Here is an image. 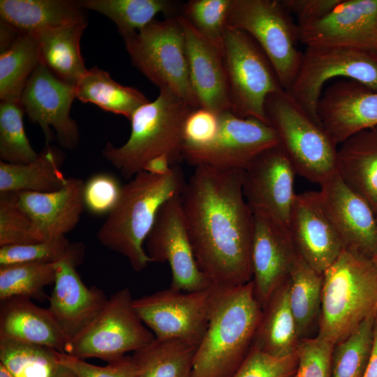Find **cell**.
<instances>
[{"label":"cell","instance_id":"6da1fadb","mask_svg":"<svg viewBox=\"0 0 377 377\" xmlns=\"http://www.w3.org/2000/svg\"><path fill=\"white\" fill-rule=\"evenodd\" d=\"M244 172L197 165L180 194L196 262L214 287L252 280L253 214L243 193Z\"/></svg>","mask_w":377,"mask_h":377},{"label":"cell","instance_id":"7a4b0ae2","mask_svg":"<svg viewBox=\"0 0 377 377\" xmlns=\"http://www.w3.org/2000/svg\"><path fill=\"white\" fill-rule=\"evenodd\" d=\"M262 313L252 281L215 287L207 327L190 377H232L252 347Z\"/></svg>","mask_w":377,"mask_h":377},{"label":"cell","instance_id":"3957f363","mask_svg":"<svg viewBox=\"0 0 377 377\" xmlns=\"http://www.w3.org/2000/svg\"><path fill=\"white\" fill-rule=\"evenodd\" d=\"M186 182L179 165L165 176L145 171L122 186L119 199L99 228L97 239L108 249L123 255L136 272L151 263L143 245L161 206L180 195Z\"/></svg>","mask_w":377,"mask_h":377},{"label":"cell","instance_id":"277c9868","mask_svg":"<svg viewBox=\"0 0 377 377\" xmlns=\"http://www.w3.org/2000/svg\"><path fill=\"white\" fill-rule=\"evenodd\" d=\"M152 102L140 107L130 119L131 134L121 147L108 142L103 157L126 179L141 172L151 158L166 154L172 165L183 158V126L195 108L167 88Z\"/></svg>","mask_w":377,"mask_h":377},{"label":"cell","instance_id":"5b68a950","mask_svg":"<svg viewBox=\"0 0 377 377\" xmlns=\"http://www.w3.org/2000/svg\"><path fill=\"white\" fill-rule=\"evenodd\" d=\"M377 315V257L344 249L323 273L318 334L334 345Z\"/></svg>","mask_w":377,"mask_h":377},{"label":"cell","instance_id":"8992f818","mask_svg":"<svg viewBox=\"0 0 377 377\" xmlns=\"http://www.w3.org/2000/svg\"><path fill=\"white\" fill-rule=\"evenodd\" d=\"M265 113L296 174L320 185L337 172L338 145L286 91L267 97Z\"/></svg>","mask_w":377,"mask_h":377},{"label":"cell","instance_id":"52a82bcc","mask_svg":"<svg viewBox=\"0 0 377 377\" xmlns=\"http://www.w3.org/2000/svg\"><path fill=\"white\" fill-rule=\"evenodd\" d=\"M133 64L159 89L167 88L193 108H200L189 76L185 36L177 15L153 20L123 37Z\"/></svg>","mask_w":377,"mask_h":377},{"label":"cell","instance_id":"ba28073f","mask_svg":"<svg viewBox=\"0 0 377 377\" xmlns=\"http://www.w3.org/2000/svg\"><path fill=\"white\" fill-rule=\"evenodd\" d=\"M227 25L251 36L274 67L283 89L295 80L302 61L299 26L278 0H232Z\"/></svg>","mask_w":377,"mask_h":377},{"label":"cell","instance_id":"9c48e42d","mask_svg":"<svg viewBox=\"0 0 377 377\" xmlns=\"http://www.w3.org/2000/svg\"><path fill=\"white\" fill-rule=\"evenodd\" d=\"M223 59L235 115L269 124L265 102L272 94L284 90L271 62L258 43L245 31L226 25Z\"/></svg>","mask_w":377,"mask_h":377},{"label":"cell","instance_id":"30bf717a","mask_svg":"<svg viewBox=\"0 0 377 377\" xmlns=\"http://www.w3.org/2000/svg\"><path fill=\"white\" fill-rule=\"evenodd\" d=\"M133 301L128 288L112 294L92 322L66 343L64 353L110 362L149 344L155 336L135 312Z\"/></svg>","mask_w":377,"mask_h":377},{"label":"cell","instance_id":"8fae6325","mask_svg":"<svg viewBox=\"0 0 377 377\" xmlns=\"http://www.w3.org/2000/svg\"><path fill=\"white\" fill-rule=\"evenodd\" d=\"M355 80L377 91L375 56L349 50L306 47L299 72L286 91L315 121L325 86L333 79Z\"/></svg>","mask_w":377,"mask_h":377},{"label":"cell","instance_id":"7c38bea8","mask_svg":"<svg viewBox=\"0 0 377 377\" xmlns=\"http://www.w3.org/2000/svg\"><path fill=\"white\" fill-rule=\"evenodd\" d=\"M215 287L184 292L169 288L133 299V308L156 339L199 345L207 327Z\"/></svg>","mask_w":377,"mask_h":377},{"label":"cell","instance_id":"4fadbf2b","mask_svg":"<svg viewBox=\"0 0 377 377\" xmlns=\"http://www.w3.org/2000/svg\"><path fill=\"white\" fill-rule=\"evenodd\" d=\"M279 144L276 131L269 124L225 111L219 114L214 140L205 147L183 149V158L194 167L207 165L220 170H244L259 154Z\"/></svg>","mask_w":377,"mask_h":377},{"label":"cell","instance_id":"5bb4252c","mask_svg":"<svg viewBox=\"0 0 377 377\" xmlns=\"http://www.w3.org/2000/svg\"><path fill=\"white\" fill-rule=\"evenodd\" d=\"M151 263H168L172 273L170 288L192 292L212 287L196 262L182 207L180 195L160 208L145 240Z\"/></svg>","mask_w":377,"mask_h":377},{"label":"cell","instance_id":"9a60e30c","mask_svg":"<svg viewBox=\"0 0 377 377\" xmlns=\"http://www.w3.org/2000/svg\"><path fill=\"white\" fill-rule=\"evenodd\" d=\"M296 172L279 145L259 154L244 170L242 190L253 213L265 215L289 230L296 193Z\"/></svg>","mask_w":377,"mask_h":377},{"label":"cell","instance_id":"2e32d148","mask_svg":"<svg viewBox=\"0 0 377 377\" xmlns=\"http://www.w3.org/2000/svg\"><path fill=\"white\" fill-rule=\"evenodd\" d=\"M298 26L306 47L377 54V0H341L324 17Z\"/></svg>","mask_w":377,"mask_h":377},{"label":"cell","instance_id":"e0dca14e","mask_svg":"<svg viewBox=\"0 0 377 377\" xmlns=\"http://www.w3.org/2000/svg\"><path fill=\"white\" fill-rule=\"evenodd\" d=\"M75 98V85L57 77L40 61L25 85L20 103L30 121L40 126L47 142L53 127L59 144L71 149L79 140L77 124L70 116Z\"/></svg>","mask_w":377,"mask_h":377},{"label":"cell","instance_id":"ac0fdd59","mask_svg":"<svg viewBox=\"0 0 377 377\" xmlns=\"http://www.w3.org/2000/svg\"><path fill=\"white\" fill-rule=\"evenodd\" d=\"M253 214L251 281L256 298L263 309L289 278L300 254L288 229L265 215Z\"/></svg>","mask_w":377,"mask_h":377},{"label":"cell","instance_id":"d6986e66","mask_svg":"<svg viewBox=\"0 0 377 377\" xmlns=\"http://www.w3.org/2000/svg\"><path fill=\"white\" fill-rule=\"evenodd\" d=\"M320 186L323 204L345 249L377 257L376 215L366 200L338 172Z\"/></svg>","mask_w":377,"mask_h":377},{"label":"cell","instance_id":"ffe728a7","mask_svg":"<svg viewBox=\"0 0 377 377\" xmlns=\"http://www.w3.org/2000/svg\"><path fill=\"white\" fill-rule=\"evenodd\" d=\"M289 232L301 257L322 274L345 249L319 191L296 195Z\"/></svg>","mask_w":377,"mask_h":377},{"label":"cell","instance_id":"44dd1931","mask_svg":"<svg viewBox=\"0 0 377 377\" xmlns=\"http://www.w3.org/2000/svg\"><path fill=\"white\" fill-rule=\"evenodd\" d=\"M82 256H70L56 263V278L47 309L66 343L92 322L108 300L101 289L87 287L80 277L76 267Z\"/></svg>","mask_w":377,"mask_h":377},{"label":"cell","instance_id":"7402d4cb","mask_svg":"<svg viewBox=\"0 0 377 377\" xmlns=\"http://www.w3.org/2000/svg\"><path fill=\"white\" fill-rule=\"evenodd\" d=\"M318 115L339 145L358 131L377 126V91L353 80L337 79L325 87Z\"/></svg>","mask_w":377,"mask_h":377},{"label":"cell","instance_id":"603a6c76","mask_svg":"<svg viewBox=\"0 0 377 377\" xmlns=\"http://www.w3.org/2000/svg\"><path fill=\"white\" fill-rule=\"evenodd\" d=\"M191 83L200 107L217 113L231 110L223 51L208 41L181 14Z\"/></svg>","mask_w":377,"mask_h":377},{"label":"cell","instance_id":"cb8c5ba5","mask_svg":"<svg viewBox=\"0 0 377 377\" xmlns=\"http://www.w3.org/2000/svg\"><path fill=\"white\" fill-rule=\"evenodd\" d=\"M84 186L82 179L71 177L55 191L13 193L17 204L29 216L43 241L64 237L76 227L85 209Z\"/></svg>","mask_w":377,"mask_h":377},{"label":"cell","instance_id":"d4e9b609","mask_svg":"<svg viewBox=\"0 0 377 377\" xmlns=\"http://www.w3.org/2000/svg\"><path fill=\"white\" fill-rule=\"evenodd\" d=\"M0 338L50 347L64 353L66 341L48 309L31 299L13 296L0 302Z\"/></svg>","mask_w":377,"mask_h":377},{"label":"cell","instance_id":"484cf974","mask_svg":"<svg viewBox=\"0 0 377 377\" xmlns=\"http://www.w3.org/2000/svg\"><path fill=\"white\" fill-rule=\"evenodd\" d=\"M337 172L377 214V126L352 135L338 147Z\"/></svg>","mask_w":377,"mask_h":377},{"label":"cell","instance_id":"4316f807","mask_svg":"<svg viewBox=\"0 0 377 377\" xmlns=\"http://www.w3.org/2000/svg\"><path fill=\"white\" fill-rule=\"evenodd\" d=\"M0 17L18 34L86 21L77 1L69 0H1Z\"/></svg>","mask_w":377,"mask_h":377},{"label":"cell","instance_id":"83f0119b","mask_svg":"<svg viewBox=\"0 0 377 377\" xmlns=\"http://www.w3.org/2000/svg\"><path fill=\"white\" fill-rule=\"evenodd\" d=\"M289 278L271 295L263 308L252 347L283 357L296 353L300 341L289 301Z\"/></svg>","mask_w":377,"mask_h":377},{"label":"cell","instance_id":"f1b7e54d","mask_svg":"<svg viewBox=\"0 0 377 377\" xmlns=\"http://www.w3.org/2000/svg\"><path fill=\"white\" fill-rule=\"evenodd\" d=\"M87 21L46 29L34 34L40 61L61 80L76 85L87 69L80 52V38Z\"/></svg>","mask_w":377,"mask_h":377},{"label":"cell","instance_id":"f546056e","mask_svg":"<svg viewBox=\"0 0 377 377\" xmlns=\"http://www.w3.org/2000/svg\"><path fill=\"white\" fill-rule=\"evenodd\" d=\"M63 154L50 145L29 163H9L0 161V193L52 192L66 183L61 170Z\"/></svg>","mask_w":377,"mask_h":377},{"label":"cell","instance_id":"4dcf8cb0","mask_svg":"<svg viewBox=\"0 0 377 377\" xmlns=\"http://www.w3.org/2000/svg\"><path fill=\"white\" fill-rule=\"evenodd\" d=\"M76 98L102 110L131 119L133 113L149 100L138 89L121 85L98 67L87 69L75 85Z\"/></svg>","mask_w":377,"mask_h":377},{"label":"cell","instance_id":"1f68e13d","mask_svg":"<svg viewBox=\"0 0 377 377\" xmlns=\"http://www.w3.org/2000/svg\"><path fill=\"white\" fill-rule=\"evenodd\" d=\"M198 345L156 339L132 355L137 377H190Z\"/></svg>","mask_w":377,"mask_h":377},{"label":"cell","instance_id":"d6a6232c","mask_svg":"<svg viewBox=\"0 0 377 377\" xmlns=\"http://www.w3.org/2000/svg\"><path fill=\"white\" fill-rule=\"evenodd\" d=\"M40 63L34 34H20L0 54L1 101L20 103L25 85Z\"/></svg>","mask_w":377,"mask_h":377},{"label":"cell","instance_id":"836d02e7","mask_svg":"<svg viewBox=\"0 0 377 377\" xmlns=\"http://www.w3.org/2000/svg\"><path fill=\"white\" fill-rule=\"evenodd\" d=\"M289 301L300 340L318 322L322 300L323 274L298 256L289 275Z\"/></svg>","mask_w":377,"mask_h":377},{"label":"cell","instance_id":"e575fe53","mask_svg":"<svg viewBox=\"0 0 377 377\" xmlns=\"http://www.w3.org/2000/svg\"><path fill=\"white\" fill-rule=\"evenodd\" d=\"M82 8L98 12L110 18L122 37L145 27L160 13L172 14L178 8L176 1L169 0H82Z\"/></svg>","mask_w":377,"mask_h":377},{"label":"cell","instance_id":"d590c367","mask_svg":"<svg viewBox=\"0 0 377 377\" xmlns=\"http://www.w3.org/2000/svg\"><path fill=\"white\" fill-rule=\"evenodd\" d=\"M59 351L45 346L0 338V362L14 377H52Z\"/></svg>","mask_w":377,"mask_h":377},{"label":"cell","instance_id":"8d00e7d4","mask_svg":"<svg viewBox=\"0 0 377 377\" xmlns=\"http://www.w3.org/2000/svg\"><path fill=\"white\" fill-rule=\"evenodd\" d=\"M376 316L366 318L334 346L331 377H363L372 352Z\"/></svg>","mask_w":377,"mask_h":377},{"label":"cell","instance_id":"74e56055","mask_svg":"<svg viewBox=\"0 0 377 377\" xmlns=\"http://www.w3.org/2000/svg\"><path fill=\"white\" fill-rule=\"evenodd\" d=\"M56 263H22L0 265V300L24 296L44 300L45 288L54 284Z\"/></svg>","mask_w":377,"mask_h":377},{"label":"cell","instance_id":"f35d334b","mask_svg":"<svg viewBox=\"0 0 377 377\" xmlns=\"http://www.w3.org/2000/svg\"><path fill=\"white\" fill-rule=\"evenodd\" d=\"M24 110L20 103L1 101L0 158L9 163H29L39 153L31 147L23 126Z\"/></svg>","mask_w":377,"mask_h":377},{"label":"cell","instance_id":"ab89813d","mask_svg":"<svg viewBox=\"0 0 377 377\" xmlns=\"http://www.w3.org/2000/svg\"><path fill=\"white\" fill-rule=\"evenodd\" d=\"M83 256L81 244L65 237L50 240L0 247V265L22 263H54L70 256Z\"/></svg>","mask_w":377,"mask_h":377},{"label":"cell","instance_id":"60d3db41","mask_svg":"<svg viewBox=\"0 0 377 377\" xmlns=\"http://www.w3.org/2000/svg\"><path fill=\"white\" fill-rule=\"evenodd\" d=\"M231 3L232 0H191L183 6L181 15L205 38L223 51Z\"/></svg>","mask_w":377,"mask_h":377},{"label":"cell","instance_id":"b9f144b4","mask_svg":"<svg viewBox=\"0 0 377 377\" xmlns=\"http://www.w3.org/2000/svg\"><path fill=\"white\" fill-rule=\"evenodd\" d=\"M43 241L32 220L16 202L13 193H0V246Z\"/></svg>","mask_w":377,"mask_h":377},{"label":"cell","instance_id":"7bdbcfd3","mask_svg":"<svg viewBox=\"0 0 377 377\" xmlns=\"http://www.w3.org/2000/svg\"><path fill=\"white\" fill-rule=\"evenodd\" d=\"M334 344L317 334L299 341L297 366L293 377H331Z\"/></svg>","mask_w":377,"mask_h":377},{"label":"cell","instance_id":"ee69618b","mask_svg":"<svg viewBox=\"0 0 377 377\" xmlns=\"http://www.w3.org/2000/svg\"><path fill=\"white\" fill-rule=\"evenodd\" d=\"M297 356L279 357L251 347L246 357L232 377H292Z\"/></svg>","mask_w":377,"mask_h":377},{"label":"cell","instance_id":"f6af8a7d","mask_svg":"<svg viewBox=\"0 0 377 377\" xmlns=\"http://www.w3.org/2000/svg\"><path fill=\"white\" fill-rule=\"evenodd\" d=\"M121 188L118 179L109 173L92 175L84 182L85 209L95 215L108 214L116 206Z\"/></svg>","mask_w":377,"mask_h":377},{"label":"cell","instance_id":"bcb514c9","mask_svg":"<svg viewBox=\"0 0 377 377\" xmlns=\"http://www.w3.org/2000/svg\"><path fill=\"white\" fill-rule=\"evenodd\" d=\"M219 114L202 107L193 109L184 124L183 149L202 148L211 144L219 131Z\"/></svg>","mask_w":377,"mask_h":377},{"label":"cell","instance_id":"7dc6e473","mask_svg":"<svg viewBox=\"0 0 377 377\" xmlns=\"http://www.w3.org/2000/svg\"><path fill=\"white\" fill-rule=\"evenodd\" d=\"M61 364L71 369L76 377H137L132 356L124 355L108 362L105 366L89 364L66 353H57Z\"/></svg>","mask_w":377,"mask_h":377},{"label":"cell","instance_id":"c3c4849f","mask_svg":"<svg viewBox=\"0 0 377 377\" xmlns=\"http://www.w3.org/2000/svg\"><path fill=\"white\" fill-rule=\"evenodd\" d=\"M341 0H282L283 7L297 17V24L315 22L329 14Z\"/></svg>","mask_w":377,"mask_h":377},{"label":"cell","instance_id":"681fc988","mask_svg":"<svg viewBox=\"0 0 377 377\" xmlns=\"http://www.w3.org/2000/svg\"><path fill=\"white\" fill-rule=\"evenodd\" d=\"M172 163L166 154L156 156L148 161L142 170L155 176H165L172 170Z\"/></svg>","mask_w":377,"mask_h":377},{"label":"cell","instance_id":"f907efd6","mask_svg":"<svg viewBox=\"0 0 377 377\" xmlns=\"http://www.w3.org/2000/svg\"><path fill=\"white\" fill-rule=\"evenodd\" d=\"M363 377H377V315L374 322L372 352Z\"/></svg>","mask_w":377,"mask_h":377},{"label":"cell","instance_id":"816d5d0a","mask_svg":"<svg viewBox=\"0 0 377 377\" xmlns=\"http://www.w3.org/2000/svg\"><path fill=\"white\" fill-rule=\"evenodd\" d=\"M52 377H76V376L71 369L59 363V366Z\"/></svg>","mask_w":377,"mask_h":377},{"label":"cell","instance_id":"f5cc1de1","mask_svg":"<svg viewBox=\"0 0 377 377\" xmlns=\"http://www.w3.org/2000/svg\"><path fill=\"white\" fill-rule=\"evenodd\" d=\"M0 377H14L11 372L1 362Z\"/></svg>","mask_w":377,"mask_h":377},{"label":"cell","instance_id":"db71d44e","mask_svg":"<svg viewBox=\"0 0 377 377\" xmlns=\"http://www.w3.org/2000/svg\"><path fill=\"white\" fill-rule=\"evenodd\" d=\"M376 59H377V54L375 56Z\"/></svg>","mask_w":377,"mask_h":377},{"label":"cell","instance_id":"11a10c76","mask_svg":"<svg viewBox=\"0 0 377 377\" xmlns=\"http://www.w3.org/2000/svg\"><path fill=\"white\" fill-rule=\"evenodd\" d=\"M376 222H377V214H376Z\"/></svg>","mask_w":377,"mask_h":377},{"label":"cell","instance_id":"9f6ffc18","mask_svg":"<svg viewBox=\"0 0 377 377\" xmlns=\"http://www.w3.org/2000/svg\"><path fill=\"white\" fill-rule=\"evenodd\" d=\"M294 376V375H293ZM293 376L292 377H293Z\"/></svg>","mask_w":377,"mask_h":377}]
</instances>
